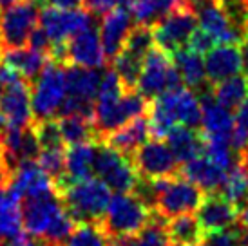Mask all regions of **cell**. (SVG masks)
Wrapping results in <instances>:
<instances>
[{"mask_svg": "<svg viewBox=\"0 0 248 246\" xmlns=\"http://www.w3.org/2000/svg\"><path fill=\"white\" fill-rule=\"evenodd\" d=\"M22 223L28 235L44 241L49 246L63 245L75 228V219L56 192L24 199Z\"/></svg>", "mask_w": 248, "mask_h": 246, "instance_id": "cell-1", "label": "cell"}, {"mask_svg": "<svg viewBox=\"0 0 248 246\" xmlns=\"http://www.w3.org/2000/svg\"><path fill=\"white\" fill-rule=\"evenodd\" d=\"M201 123V100L196 91L179 85L169 89L154 98L149 107V129L151 136L163 139L176 125L200 127Z\"/></svg>", "mask_w": 248, "mask_h": 246, "instance_id": "cell-2", "label": "cell"}, {"mask_svg": "<svg viewBox=\"0 0 248 246\" xmlns=\"http://www.w3.org/2000/svg\"><path fill=\"white\" fill-rule=\"evenodd\" d=\"M134 192L141 196L149 205L156 206L161 217L169 219L181 214L198 212L203 201V190L185 176L147 179L143 183H138Z\"/></svg>", "mask_w": 248, "mask_h": 246, "instance_id": "cell-3", "label": "cell"}, {"mask_svg": "<svg viewBox=\"0 0 248 246\" xmlns=\"http://www.w3.org/2000/svg\"><path fill=\"white\" fill-rule=\"evenodd\" d=\"M110 192L112 190L98 176H89L76 181H67L63 186L62 199L75 221L96 223L104 219L112 196Z\"/></svg>", "mask_w": 248, "mask_h": 246, "instance_id": "cell-4", "label": "cell"}, {"mask_svg": "<svg viewBox=\"0 0 248 246\" xmlns=\"http://www.w3.org/2000/svg\"><path fill=\"white\" fill-rule=\"evenodd\" d=\"M151 221L149 203L136 192H114L104 214V226L114 241L140 232Z\"/></svg>", "mask_w": 248, "mask_h": 246, "instance_id": "cell-5", "label": "cell"}, {"mask_svg": "<svg viewBox=\"0 0 248 246\" xmlns=\"http://www.w3.org/2000/svg\"><path fill=\"white\" fill-rule=\"evenodd\" d=\"M147 110L149 98H145L138 89H125L122 96H98L94 100L93 123L98 134L107 136L124 123L145 116Z\"/></svg>", "mask_w": 248, "mask_h": 246, "instance_id": "cell-6", "label": "cell"}, {"mask_svg": "<svg viewBox=\"0 0 248 246\" xmlns=\"http://www.w3.org/2000/svg\"><path fill=\"white\" fill-rule=\"evenodd\" d=\"M65 96V65L49 62L31 85V105L36 122L58 118Z\"/></svg>", "mask_w": 248, "mask_h": 246, "instance_id": "cell-7", "label": "cell"}, {"mask_svg": "<svg viewBox=\"0 0 248 246\" xmlns=\"http://www.w3.org/2000/svg\"><path fill=\"white\" fill-rule=\"evenodd\" d=\"M200 26L219 44H241L245 29L228 0H188Z\"/></svg>", "mask_w": 248, "mask_h": 246, "instance_id": "cell-8", "label": "cell"}, {"mask_svg": "<svg viewBox=\"0 0 248 246\" xmlns=\"http://www.w3.org/2000/svg\"><path fill=\"white\" fill-rule=\"evenodd\" d=\"M181 83L183 82H181V76H179L172 56L159 46H154L145 56L136 89L145 98L154 100L156 96L163 94L169 89H176Z\"/></svg>", "mask_w": 248, "mask_h": 246, "instance_id": "cell-9", "label": "cell"}, {"mask_svg": "<svg viewBox=\"0 0 248 246\" xmlns=\"http://www.w3.org/2000/svg\"><path fill=\"white\" fill-rule=\"evenodd\" d=\"M94 176L112 192H134L140 183L138 169L129 159V154H124L110 145L98 147Z\"/></svg>", "mask_w": 248, "mask_h": 246, "instance_id": "cell-10", "label": "cell"}, {"mask_svg": "<svg viewBox=\"0 0 248 246\" xmlns=\"http://www.w3.org/2000/svg\"><path fill=\"white\" fill-rule=\"evenodd\" d=\"M38 7L29 0H20L0 13V47L16 49L28 46L33 29L38 26Z\"/></svg>", "mask_w": 248, "mask_h": 246, "instance_id": "cell-11", "label": "cell"}, {"mask_svg": "<svg viewBox=\"0 0 248 246\" xmlns=\"http://www.w3.org/2000/svg\"><path fill=\"white\" fill-rule=\"evenodd\" d=\"M151 26L156 46H159L172 56L178 49L186 46L188 36L198 26V16L190 6H183L174 9L172 13L165 15L163 18L156 20Z\"/></svg>", "mask_w": 248, "mask_h": 246, "instance_id": "cell-12", "label": "cell"}, {"mask_svg": "<svg viewBox=\"0 0 248 246\" xmlns=\"http://www.w3.org/2000/svg\"><path fill=\"white\" fill-rule=\"evenodd\" d=\"M33 118L31 85L28 80L22 78L7 85L0 94V130L29 127Z\"/></svg>", "mask_w": 248, "mask_h": 246, "instance_id": "cell-13", "label": "cell"}, {"mask_svg": "<svg viewBox=\"0 0 248 246\" xmlns=\"http://www.w3.org/2000/svg\"><path fill=\"white\" fill-rule=\"evenodd\" d=\"M93 13L87 9H60V7H44L38 15V26H40L51 42H67L73 34L80 33L83 29L91 28Z\"/></svg>", "mask_w": 248, "mask_h": 246, "instance_id": "cell-14", "label": "cell"}, {"mask_svg": "<svg viewBox=\"0 0 248 246\" xmlns=\"http://www.w3.org/2000/svg\"><path fill=\"white\" fill-rule=\"evenodd\" d=\"M134 165L138 172L145 179H158L174 176V172L178 170V157L169 147V143L161 139H152L140 145L134 152Z\"/></svg>", "mask_w": 248, "mask_h": 246, "instance_id": "cell-15", "label": "cell"}, {"mask_svg": "<svg viewBox=\"0 0 248 246\" xmlns=\"http://www.w3.org/2000/svg\"><path fill=\"white\" fill-rule=\"evenodd\" d=\"M9 188L20 199H28L56 192V181L35 159H28L15 167L9 179Z\"/></svg>", "mask_w": 248, "mask_h": 246, "instance_id": "cell-16", "label": "cell"}, {"mask_svg": "<svg viewBox=\"0 0 248 246\" xmlns=\"http://www.w3.org/2000/svg\"><path fill=\"white\" fill-rule=\"evenodd\" d=\"M132 13L129 7L118 6L114 9L102 15V24H100V40L104 46L107 60L112 62L116 58L125 46L127 34L132 28Z\"/></svg>", "mask_w": 248, "mask_h": 246, "instance_id": "cell-17", "label": "cell"}, {"mask_svg": "<svg viewBox=\"0 0 248 246\" xmlns=\"http://www.w3.org/2000/svg\"><path fill=\"white\" fill-rule=\"evenodd\" d=\"M67 56L69 63L82 67L100 69L107 65L109 60L105 56L104 46L100 40V31H96L94 24L80 33L73 34L67 40Z\"/></svg>", "mask_w": 248, "mask_h": 246, "instance_id": "cell-18", "label": "cell"}, {"mask_svg": "<svg viewBox=\"0 0 248 246\" xmlns=\"http://www.w3.org/2000/svg\"><path fill=\"white\" fill-rule=\"evenodd\" d=\"M245 67V56L241 51V44H221L214 46L205 56V71L207 82L217 83L230 76L241 75Z\"/></svg>", "mask_w": 248, "mask_h": 246, "instance_id": "cell-19", "label": "cell"}, {"mask_svg": "<svg viewBox=\"0 0 248 246\" xmlns=\"http://www.w3.org/2000/svg\"><path fill=\"white\" fill-rule=\"evenodd\" d=\"M201 100V123L205 139H232L234 134V114L221 105L212 92L200 96Z\"/></svg>", "mask_w": 248, "mask_h": 246, "instance_id": "cell-20", "label": "cell"}, {"mask_svg": "<svg viewBox=\"0 0 248 246\" xmlns=\"http://www.w3.org/2000/svg\"><path fill=\"white\" fill-rule=\"evenodd\" d=\"M196 214H198V219H200L205 233L234 226V223L237 221V206L232 205L223 196L203 198Z\"/></svg>", "mask_w": 248, "mask_h": 246, "instance_id": "cell-21", "label": "cell"}, {"mask_svg": "<svg viewBox=\"0 0 248 246\" xmlns=\"http://www.w3.org/2000/svg\"><path fill=\"white\" fill-rule=\"evenodd\" d=\"M96 154L98 147L93 143V139L69 145V149L65 151V174H63L62 179L63 183L93 176L94 174V163H96Z\"/></svg>", "mask_w": 248, "mask_h": 246, "instance_id": "cell-22", "label": "cell"}, {"mask_svg": "<svg viewBox=\"0 0 248 246\" xmlns=\"http://www.w3.org/2000/svg\"><path fill=\"white\" fill-rule=\"evenodd\" d=\"M183 176L190 179L194 184H198L203 192L214 194L221 190L223 181L227 178V170L214 163L210 157L201 154L200 157L183 165Z\"/></svg>", "mask_w": 248, "mask_h": 246, "instance_id": "cell-23", "label": "cell"}, {"mask_svg": "<svg viewBox=\"0 0 248 246\" xmlns=\"http://www.w3.org/2000/svg\"><path fill=\"white\" fill-rule=\"evenodd\" d=\"M20 198L11 188H0V245L24 235Z\"/></svg>", "mask_w": 248, "mask_h": 246, "instance_id": "cell-24", "label": "cell"}, {"mask_svg": "<svg viewBox=\"0 0 248 246\" xmlns=\"http://www.w3.org/2000/svg\"><path fill=\"white\" fill-rule=\"evenodd\" d=\"M102 82V75L93 67H82L75 63L65 65V85L67 94L75 96L78 100L94 103Z\"/></svg>", "mask_w": 248, "mask_h": 246, "instance_id": "cell-25", "label": "cell"}, {"mask_svg": "<svg viewBox=\"0 0 248 246\" xmlns=\"http://www.w3.org/2000/svg\"><path fill=\"white\" fill-rule=\"evenodd\" d=\"M107 145L118 149L124 154H134L140 145H143L151 138L149 120L145 116L134 118L131 122L124 123L122 127L114 129L107 134Z\"/></svg>", "mask_w": 248, "mask_h": 246, "instance_id": "cell-26", "label": "cell"}, {"mask_svg": "<svg viewBox=\"0 0 248 246\" xmlns=\"http://www.w3.org/2000/svg\"><path fill=\"white\" fill-rule=\"evenodd\" d=\"M2 60L6 62L9 67H13L22 78L31 82L40 75L42 69L51 62V58L47 53H42V51H36L29 46L28 47L24 46V47L2 51Z\"/></svg>", "mask_w": 248, "mask_h": 246, "instance_id": "cell-27", "label": "cell"}, {"mask_svg": "<svg viewBox=\"0 0 248 246\" xmlns=\"http://www.w3.org/2000/svg\"><path fill=\"white\" fill-rule=\"evenodd\" d=\"M165 139L181 165L200 157L205 151V138L203 134H198L194 127L176 125L170 129Z\"/></svg>", "mask_w": 248, "mask_h": 246, "instance_id": "cell-28", "label": "cell"}, {"mask_svg": "<svg viewBox=\"0 0 248 246\" xmlns=\"http://www.w3.org/2000/svg\"><path fill=\"white\" fill-rule=\"evenodd\" d=\"M172 60L179 71L181 82L190 89H200L207 82V71H205V60L200 53L192 51L190 47H181L172 55Z\"/></svg>", "mask_w": 248, "mask_h": 246, "instance_id": "cell-29", "label": "cell"}, {"mask_svg": "<svg viewBox=\"0 0 248 246\" xmlns=\"http://www.w3.org/2000/svg\"><path fill=\"white\" fill-rule=\"evenodd\" d=\"M167 232L172 243L185 246H198L203 239V226H201L198 215L194 214H181L176 217H170L167 223Z\"/></svg>", "mask_w": 248, "mask_h": 246, "instance_id": "cell-30", "label": "cell"}, {"mask_svg": "<svg viewBox=\"0 0 248 246\" xmlns=\"http://www.w3.org/2000/svg\"><path fill=\"white\" fill-rule=\"evenodd\" d=\"M58 129H60V136L65 145H75L80 141H87L93 139L94 136V123L93 118L82 116V114H65V116H58Z\"/></svg>", "mask_w": 248, "mask_h": 246, "instance_id": "cell-31", "label": "cell"}, {"mask_svg": "<svg viewBox=\"0 0 248 246\" xmlns=\"http://www.w3.org/2000/svg\"><path fill=\"white\" fill-rule=\"evenodd\" d=\"M212 94H214V98H216L221 105H225L227 109H230V110L237 109V107L248 98L247 78L241 75H235V76L227 78V80H223V82L214 83Z\"/></svg>", "mask_w": 248, "mask_h": 246, "instance_id": "cell-32", "label": "cell"}, {"mask_svg": "<svg viewBox=\"0 0 248 246\" xmlns=\"http://www.w3.org/2000/svg\"><path fill=\"white\" fill-rule=\"evenodd\" d=\"M221 196L232 205L243 206L248 201V165L235 163L227 172V178L221 186Z\"/></svg>", "mask_w": 248, "mask_h": 246, "instance_id": "cell-33", "label": "cell"}, {"mask_svg": "<svg viewBox=\"0 0 248 246\" xmlns=\"http://www.w3.org/2000/svg\"><path fill=\"white\" fill-rule=\"evenodd\" d=\"M116 246H170L167 225L159 221H149L140 232L118 239Z\"/></svg>", "mask_w": 248, "mask_h": 246, "instance_id": "cell-34", "label": "cell"}, {"mask_svg": "<svg viewBox=\"0 0 248 246\" xmlns=\"http://www.w3.org/2000/svg\"><path fill=\"white\" fill-rule=\"evenodd\" d=\"M145 56H140L136 53H132L129 49H122V53L110 62L112 69L118 73V76L122 78V82L127 89H136L140 73L143 67Z\"/></svg>", "mask_w": 248, "mask_h": 246, "instance_id": "cell-35", "label": "cell"}, {"mask_svg": "<svg viewBox=\"0 0 248 246\" xmlns=\"http://www.w3.org/2000/svg\"><path fill=\"white\" fill-rule=\"evenodd\" d=\"M63 246H110L109 233L96 223H82L73 228Z\"/></svg>", "mask_w": 248, "mask_h": 246, "instance_id": "cell-36", "label": "cell"}, {"mask_svg": "<svg viewBox=\"0 0 248 246\" xmlns=\"http://www.w3.org/2000/svg\"><path fill=\"white\" fill-rule=\"evenodd\" d=\"M65 143H51L40 145V152L36 156V163L40 165L44 170H47L55 179H63L65 174Z\"/></svg>", "mask_w": 248, "mask_h": 246, "instance_id": "cell-37", "label": "cell"}, {"mask_svg": "<svg viewBox=\"0 0 248 246\" xmlns=\"http://www.w3.org/2000/svg\"><path fill=\"white\" fill-rule=\"evenodd\" d=\"M156 46L154 42V33H152L151 24H141L136 22V26L131 28L127 40H125L124 49H129L132 53H136L140 56H147V53Z\"/></svg>", "mask_w": 248, "mask_h": 246, "instance_id": "cell-38", "label": "cell"}, {"mask_svg": "<svg viewBox=\"0 0 248 246\" xmlns=\"http://www.w3.org/2000/svg\"><path fill=\"white\" fill-rule=\"evenodd\" d=\"M232 145L237 152H248V98L235 109Z\"/></svg>", "mask_w": 248, "mask_h": 246, "instance_id": "cell-39", "label": "cell"}, {"mask_svg": "<svg viewBox=\"0 0 248 246\" xmlns=\"http://www.w3.org/2000/svg\"><path fill=\"white\" fill-rule=\"evenodd\" d=\"M214 46H216V38H214L208 31H205L203 28L194 29L192 34H190L188 40H186V47H190L192 51L200 53V55H207Z\"/></svg>", "mask_w": 248, "mask_h": 246, "instance_id": "cell-40", "label": "cell"}, {"mask_svg": "<svg viewBox=\"0 0 248 246\" xmlns=\"http://www.w3.org/2000/svg\"><path fill=\"white\" fill-rule=\"evenodd\" d=\"M125 0H83V7L93 15H98L102 16L107 11L114 9L118 6H124Z\"/></svg>", "mask_w": 248, "mask_h": 246, "instance_id": "cell-41", "label": "cell"}, {"mask_svg": "<svg viewBox=\"0 0 248 246\" xmlns=\"http://www.w3.org/2000/svg\"><path fill=\"white\" fill-rule=\"evenodd\" d=\"M51 44H53L51 38H49L47 33H46L40 26H36V28L33 29V33H31V36H29V40H28L29 47L36 49V51H42V53H47V55H49V49H51Z\"/></svg>", "mask_w": 248, "mask_h": 246, "instance_id": "cell-42", "label": "cell"}, {"mask_svg": "<svg viewBox=\"0 0 248 246\" xmlns=\"http://www.w3.org/2000/svg\"><path fill=\"white\" fill-rule=\"evenodd\" d=\"M0 246H49L47 243H42L40 239H35V237H26V235H20L18 239L9 241L6 245H0Z\"/></svg>", "mask_w": 248, "mask_h": 246, "instance_id": "cell-43", "label": "cell"}, {"mask_svg": "<svg viewBox=\"0 0 248 246\" xmlns=\"http://www.w3.org/2000/svg\"><path fill=\"white\" fill-rule=\"evenodd\" d=\"M49 4L60 9H78L83 6V0H49Z\"/></svg>", "mask_w": 248, "mask_h": 246, "instance_id": "cell-44", "label": "cell"}, {"mask_svg": "<svg viewBox=\"0 0 248 246\" xmlns=\"http://www.w3.org/2000/svg\"><path fill=\"white\" fill-rule=\"evenodd\" d=\"M239 223H241V226L248 232V201L241 208V212H239Z\"/></svg>", "mask_w": 248, "mask_h": 246, "instance_id": "cell-45", "label": "cell"}, {"mask_svg": "<svg viewBox=\"0 0 248 246\" xmlns=\"http://www.w3.org/2000/svg\"><path fill=\"white\" fill-rule=\"evenodd\" d=\"M243 28H245V34L248 33V4L243 7Z\"/></svg>", "mask_w": 248, "mask_h": 246, "instance_id": "cell-46", "label": "cell"}, {"mask_svg": "<svg viewBox=\"0 0 248 246\" xmlns=\"http://www.w3.org/2000/svg\"><path fill=\"white\" fill-rule=\"evenodd\" d=\"M241 51H243V56L248 60V33L245 34V38H243V42H241Z\"/></svg>", "mask_w": 248, "mask_h": 246, "instance_id": "cell-47", "label": "cell"}, {"mask_svg": "<svg viewBox=\"0 0 248 246\" xmlns=\"http://www.w3.org/2000/svg\"><path fill=\"white\" fill-rule=\"evenodd\" d=\"M16 2H20V0H0V11L9 6H13V4H16Z\"/></svg>", "mask_w": 248, "mask_h": 246, "instance_id": "cell-48", "label": "cell"}, {"mask_svg": "<svg viewBox=\"0 0 248 246\" xmlns=\"http://www.w3.org/2000/svg\"><path fill=\"white\" fill-rule=\"evenodd\" d=\"M235 2H237V4H241L243 7H245L248 4V0H235Z\"/></svg>", "mask_w": 248, "mask_h": 246, "instance_id": "cell-49", "label": "cell"}, {"mask_svg": "<svg viewBox=\"0 0 248 246\" xmlns=\"http://www.w3.org/2000/svg\"><path fill=\"white\" fill-rule=\"evenodd\" d=\"M245 159H247V161H248V152H247V154H245ZM248 165V163H247Z\"/></svg>", "mask_w": 248, "mask_h": 246, "instance_id": "cell-50", "label": "cell"}, {"mask_svg": "<svg viewBox=\"0 0 248 246\" xmlns=\"http://www.w3.org/2000/svg\"><path fill=\"white\" fill-rule=\"evenodd\" d=\"M198 246H208V245H207V243H203V245H201V243H200V245H198Z\"/></svg>", "mask_w": 248, "mask_h": 246, "instance_id": "cell-51", "label": "cell"}, {"mask_svg": "<svg viewBox=\"0 0 248 246\" xmlns=\"http://www.w3.org/2000/svg\"><path fill=\"white\" fill-rule=\"evenodd\" d=\"M245 78H247V82H248V69H247V75H245Z\"/></svg>", "mask_w": 248, "mask_h": 246, "instance_id": "cell-52", "label": "cell"}, {"mask_svg": "<svg viewBox=\"0 0 248 246\" xmlns=\"http://www.w3.org/2000/svg\"><path fill=\"white\" fill-rule=\"evenodd\" d=\"M174 246H185V245H176V243H174Z\"/></svg>", "mask_w": 248, "mask_h": 246, "instance_id": "cell-53", "label": "cell"}]
</instances>
